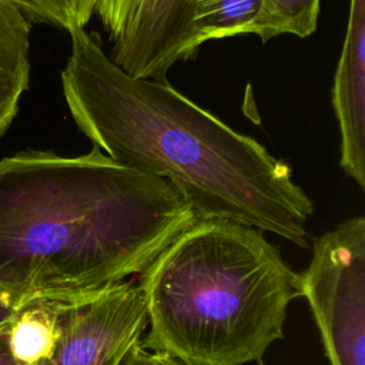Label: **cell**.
I'll use <instances>...</instances> for the list:
<instances>
[{
	"label": "cell",
	"instance_id": "14",
	"mask_svg": "<svg viewBox=\"0 0 365 365\" xmlns=\"http://www.w3.org/2000/svg\"><path fill=\"white\" fill-rule=\"evenodd\" d=\"M19 308L14 305L11 297L0 288V329L9 327L16 318Z\"/></svg>",
	"mask_w": 365,
	"mask_h": 365
},
{
	"label": "cell",
	"instance_id": "6",
	"mask_svg": "<svg viewBox=\"0 0 365 365\" xmlns=\"http://www.w3.org/2000/svg\"><path fill=\"white\" fill-rule=\"evenodd\" d=\"M191 0H137L108 53L111 61L137 78H165L191 48Z\"/></svg>",
	"mask_w": 365,
	"mask_h": 365
},
{
	"label": "cell",
	"instance_id": "1",
	"mask_svg": "<svg viewBox=\"0 0 365 365\" xmlns=\"http://www.w3.org/2000/svg\"><path fill=\"white\" fill-rule=\"evenodd\" d=\"M64 101L77 128L107 157L171 182L195 220H222L307 248L314 214L291 167L174 88L115 66L97 31L67 30Z\"/></svg>",
	"mask_w": 365,
	"mask_h": 365
},
{
	"label": "cell",
	"instance_id": "2",
	"mask_svg": "<svg viewBox=\"0 0 365 365\" xmlns=\"http://www.w3.org/2000/svg\"><path fill=\"white\" fill-rule=\"evenodd\" d=\"M194 221L171 182L97 147L20 151L0 160V288L20 309L120 284Z\"/></svg>",
	"mask_w": 365,
	"mask_h": 365
},
{
	"label": "cell",
	"instance_id": "13",
	"mask_svg": "<svg viewBox=\"0 0 365 365\" xmlns=\"http://www.w3.org/2000/svg\"><path fill=\"white\" fill-rule=\"evenodd\" d=\"M120 365H188V364L168 354L150 351L138 342L127 352L125 358L121 361Z\"/></svg>",
	"mask_w": 365,
	"mask_h": 365
},
{
	"label": "cell",
	"instance_id": "7",
	"mask_svg": "<svg viewBox=\"0 0 365 365\" xmlns=\"http://www.w3.org/2000/svg\"><path fill=\"white\" fill-rule=\"evenodd\" d=\"M332 107L339 128V165L365 190V0H349Z\"/></svg>",
	"mask_w": 365,
	"mask_h": 365
},
{
	"label": "cell",
	"instance_id": "15",
	"mask_svg": "<svg viewBox=\"0 0 365 365\" xmlns=\"http://www.w3.org/2000/svg\"><path fill=\"white\" fill-rule=\"evenodd\" d=\"M9 327L0 329V365H23L14 358V355L10 351Z\"/></svg>",
	"mask_w": 365,
	"mask_h": 365
},
{
	"label": "cell",
	"instance_id": "4",
	"mask_svg": "<svg viewBox=\"0 0 365 365\" xmlns=\"http://www.w3.org/2000/svg\"><path fill=\"white\" fill-rule=\"evenodd\" d=\"M299 277L329 365H365V218L351 217L312 241Z\"/></svg>",
	"mask_w": 365,
	"mask_h": 365
},
{
	"label": "cell",
	"instance_id": "5",
	"mask_svg": "<svg viewBox=\"0 0 365 365\" xmlns=\"http://www.w3.org/2000/svg\"><path fill=\"white\" fill-rule=\"evenodd\" d=\"M145 327V302L133 281L58 299L53 345L36 365H120Z\"/></svg>",
	"mask_w": 365,
	"mask_h": 365
},
{
	"label": "cell",
	"instance_id": "9",
	"mask_svg": "<svg viewBox=\"0 0 365 365\" xmlns=\"http://www.w3.org/2000/svg\"><path fill=\"white\" fill-rule=\"evenodd\" d=\"M30 23L84 29L94 17L114 41L137 0H9Z\"/></svg>",
	"mask_w": 365,
	"mask_h": 365
},
{
	"label": "cell",
	"instance_id": "11",
	"mask_svg": "<svg viewBox=\"0 0 365 365\" xmlns=\"http://www.w3.org/2000/svg\"><path fill=\"white\" fill-rule=\"evenodd\" d=\"M57 307L58 299L29 302L10 324V351L23 365H36L48 354L57 331Z\"/></svg>",
	"mask_w": 365,
	"mask_h": 365
},
{
	"label": "cell",
	"instance_id": "10",
	"mask_svg": "<svg viewBox=\"0 0 365 365\" xmlns=\"http://www.w3.org/2000/svg\"><path fill=\"white\" fill-rule=\"evenodd\" d=\"M262 0H191V48L197 54L201 44L245 34L257 17Z\"/></svg>",
	"mask_w": 365,
	"mask_h": 365
},
{
	"label": "cell",
	"instance_id": "3",
	"mask_svg": "<svg viewBox=\"0 0 365 365\" xmlns=\"http://www.w3.org/2000/svg\"><path fill=\"white\" fill-rule=\"evenodd\" d=\"M148 335L188 365H245L284 338L299 277L261 231L195 220L140 272Z\"/></svg>",
	"mask_w": 365,
	"mask_h": 365
},
{
	"label": "cell",
	"instance_id": "12",
	"mask_svg": "<svg viewBox=\"0 0 365 365\" xmlns=\"http://www.w3.org/2000/svg\"><path fill=\"white\" fill-rule=\"evenodd\" d=\"M319 4L321 0H262L245 34H255L264 43L282 34L305 38L317 30Z\"/></svg>",
	"mask_w": 365,
	"mask_h": 365
},
{
	"label": "cell",
	"instance_id": "8",
	"mask_svg": "<svg viewBox=\"0 0 365 365\" xmlns=\"http://www.w3.org/2000/svg\"><path fill=\"white\" fill-rule=\"evenodd\" d=\"M31 23L9 1L0 0V137L6 134L30 83Z\"/></svg>",
	"mask_w": 365,
	"mask_h": 365
}]
</instances>
